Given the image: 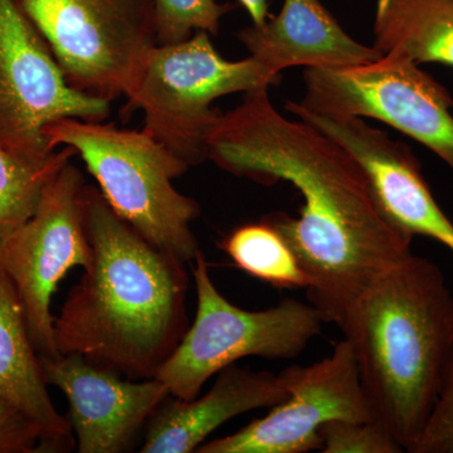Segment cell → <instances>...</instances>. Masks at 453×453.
Returning <instances> with one entry per match:
<instances>
[{
	"mask_svg": "<svg viewBox=\"0 0 453 453\" xmlns=\"http://www.w3.org/2000/svg\"><path fill=\"white\" fill-rule=\"evenodd\" d=\"M208 159L235 177L264 186L288 181L299 190V219H262L311 279L308 299L325 323L339 326L372 283L412 255L413 238L381 213L356 157L308 122L277 111L268 88L246 92L241 105L222 113Z\"/></svg>",
	"mask_w": 453,
	"mask_h": 453,
	"instance_id": "6da1fadb",
	"label": "cell"
},
{
	"mask_svg": "<svg viewBox=\"0 0 453 453\" xmlns=\"http://www.w3.org/2000/svg\"><path fill=\"white\" fill-rule=\"evenodd\" d=\"M83 214L92 261L55 318L57 350L153 380L190 326L187 264L145 240L89 184Z\"/></svg>",
	"mask_w": 453,
	"mask_h": 453,
	"instance_id": "7a4b0ae2",
	"label": "cell"
},
{
	"mask_svg": "<svg viewBox=\"0 0 453 453\" xmlns=\"http://www.w3.org/2000/svg\"><path fill=\"white\" fill-rule=\"evenodd\" d=\"M372 417L410 452L453 351V295L434 262L410 256L372 283L339 325Z\"/></svg>",
	"mask_w": 453,
	"mask_h": 453,
	"instance_id": "3957f363",
	"label": "cell"
},
{
	"mask_svg": "<svg viewBox=\"0 0 453 453\" xmlns=\"http://www.w3.org/2000/svg\"><path fill=\"white\" fill-rule=\"evenodd\" d=\"M44 136L53 150H76L110 207L145 240L186 264L195 261L202 250L192 223L201 208L173 186L189 170L177 155L144 130L73 118L50 124Z\"/></svg>",
	"mask_w": 453,
	"mask_h": 453,
	"instance_id": "277c9868",
	"label": "cell"
},
{
	"mask_svg": "<svg viewBox=\"0 0 453 453\" xmlns=\"http://www.w3.org/2000/svg\"><path fill=\"white\" fill-rule=\"evenodd\" d=\"M279 82V73L251 56L226 61L207 32H196L151 50L122 112L142 110V130L192 168L208 159V142L222 116L211 107L217 98Z\"/></svg>",
	"mask_w": 453,
	"mask_h": 453,
	"instance_id": "5b68a950",
	"label": "cell"
},
{
	"mask_svg": "<svg viewBox=\"0 0 453 453\" xmlns=\"http://www.w3.org/2000/svg\"><path fill=\"white\" fill-rule=\"evenodd\" d=\"M192 267L195 321L155 377L170 395L196 398L210 378L243 357L294 359L320 334L324 320L311 303L285 299L262 311H247L217 290L202 251Z\"/></svg>",
	"mask_w": 453,
	"mask_h": 453,
	"instance_id": "8992f818",
	"label": "cell"
},
{
	"mask_svg": "<svg viewBox=\"0 0 453 453\" xmlns=\"http://www.w3.org/2000/svg\"><path fill=\"white\" fill-rule=\"evenodd\" d=\"M65 81L112 103L135 85L157 46L153 0H16Z\"/></svg>",
	"mask_w": 453,
	"mask_h": 453,
	"instance_id": "52a82bcc",
	"label": "cell"
},
{
	"mask_svg": "<svg viewBox=\"0 0 453 453\" xmlns=\"http://www.w3.org/2000/svg\"><path fill=\"white\" fill-rule=\"evenodd\" d=\"M300 105L334 118L375 119L434 151L453 172V100L434 77L404 57L371 64L306 68Z\"/></svg>",
	"mask_w": 453,
	"mask_h": 453,
	"instance_id": "ba28073f",
	"label": "cell"
},
{
	"mask_svg": "<svg viewBox=\"0 0 453 453\" xmlns=\"http://www.w3.org/2000/svg\"><path fill=\"white\" fill-rule=\"evenodd\" d=\"M82 173L67 163L47 184L37 211L0 243V270L13 282L40 356L56 357L53 294L68 271L91 265Z\"/></svg>",
	"mask_w": 453,
	"mask_h": 453,
	"instance_id": "9c48e42d",
	"label": "cell"
},
{
	"mask_svg": "<svg viewBox=\"0 0 453 453\" xmlns=\"http://www.w3.org/2000/svg\"><path fill=\"white\" fill-rule=\"evenodd\" d=\"M110 104L71 88L16 0H0V148L43 162L57 150L44 136L50 124L105 121Z\"/></svg>",
	"mask_w": 453,
	"mask_h": 453,
	"instance_id": "30bf717a",
	"label": "cell"
},
{
	"mask_svg": "<svg viewBox=\"0 0 453 453\" xmlns=\"http://www.w3.org/2000/svg\"><path fill=\"white\" fill-rule=\"evenodd\" d=\"M288 398L234 434L202 443L196 453L320 451V429L332 421H372L353 349L347 339L329 357L280 372Z\"/></svg>",
	"mask_w": 453,
	"mask_h": 453,
	"instance_id": "8fae6325",
	"label": "cell"
},
{
	"mask_svg": "<svg viewBox=\"0 0 453 453\" xmlns=\"http://www.w3.org/2000/svg\"><path fill=\"white\" fill-rule=\"evenodd\" d=\"M285 109L335 140L356 157L390 225L411 238H432L453 252V223L437 204L423 177L421 164L407 145L390 139L362 118L319 115L296 101L286 104Z\"/></svg>",
	"mask_w": 453,
	"mask_h": 453,
	"instance_id": "7c38bea8",
	"label": "cell"
},
{
	"mask_svg": "<svg viewBox=\"0 0 453 453\" xmlns=\"http://www.w3.org/2000/svg\"><path fill=\"white\" fill-rule=\"evenodd\" d=\"M49 386L64 393L80 453L131 449L146 423L170 395L157 380H122V375L89 363L80 354L40 356Z\"/></svg>",
	"mask_w": 453,
	"mask_h": 453,
	"instance_id": "4fadbf2b",
	"label": "cell"
},
{
	"mask_svg": "<svg viewBox=\"0 0 453 453\" xmlns=\"http://www.w3.org/2000/svg\"><path fill=\"white\" fill-rule=\"evenodd\" d=\"M288 398L279 375L228 365L202 396L169 395L148 422L142 453H193L223 423Z\"/></svg>",
	"mask_w": 453,
	"mask_h": 453,
	"instance_id": "5bb4252c",
	"label": "cell"
},
{
	"mask_svg": "<svg viewBox=\"0 0 453 453\" xmlns=\"http://www.w3.org/2000/svg\"><path fill=\"white\" fill-rule=\"evenodd\" d=\"M250 55L275 73L290 67L342 68L381 53L350 37L320 0H285L280 13L238 32Z\"/></svg>",
	"mask_w": 453,
	"mask_h": 453,
	"instance_id": "9a60e30c",
	"label": "cell"
},
{
	"mask_svg": "<svg viewBox=\"0 0 453 453\" xmlns=\"http://www.w3.org/2000/svg\"><path fill=\"white\" fill-rule=\"evenodd\" d=\"M0 395L40 426L49 452L76 447L73 428L50 401L40 354L29 335L25 309L13 282L0 270Z\"/></svg>",
	"mask_w": 453,
	"mask_h": 453,
	"instance_id": "2e32d148",
	"label": "cell"
},
{
	"mask_svg": "<svg viewBox=\"0 0 453 453\" xmlns=\"http://www.w3.org/2000/svg\"><path fill=\"white\" fill-rule=\"evenodd\" d=\"M372 29L381 55L453 67V0H377Z\"/></svg>",
	"mask_w": 453,
	"mask_h": 453,
	"instance_id": "e0dca14e",
	"label": "cell"
},
{
	"mask_svg": "<svg viewBox=\"0 0 453 453\" xmlns=\"http://www.w3.org/2000/svg\"><path fill=\"white\" fill-rule=\"evenodd\" d=\"M220 249L235 266L277 288H305L311 279L291 247L266 220L238 226L226 235Z\"/></svg>",
	"mask_w": 453,
	"mask_h": 453,
	"instance_id": "ac0fdd59",
	"label": "cell"
},
{
	"mask_svg": "<svg viewBox=\"0 0 453 453\" xmlns=\"http://www.w3.org/2000/svg\"><path fill=\"white\" fill-rule=\"evenodd\" d=\"M74 155L64 146L43 162H31L0 148V243L31 219L47 184Z\"/></svg>",
	"mask_w": 453,
	"mask_h": 453,
	"instance_id": "d6986e66",
	"label": "cell"
},
{
	"mask_svg": "<svg viewBox=\"0 0 453 453\" xmlns=\"http://www.w3.org/2000/svg\"><path fill=\"white\" fill-rule=\"evenodd\" d=\"M157 44L186 42L196 32L219 35L220 20L234 9L217 0H153Z\"/></svg>",
	"mask_w": 453,
	"mask_h": 453,
	"instance_id": "ffe728a7",
	"label": "cell"
},
{
	"mask_svg": "<svg viewBox=\"0 0 453 453\" xmlns=\"http://www.w3.org/2000/svg\"><path fill=\"white\" fill-rule=\"evenodd\" d=\"M323 453H402L404 449L381 423L332 421L320 429Z\"/></svg>",
	"mask_w": 453,
	"mask_h": 453,
	"instance_id": "44dd1931",
	"label": "cell"
},
{
	"mask_svg": "<svg viewBox=\"0 0 453 453\" xmlns=\"http://www.w3.org/2000/svg\"><path fill=\"white\" fill-rule=\"evenodd\" d=\"M410 453H453V351L436 404Z\"/></svg>",
	"mask_w": 453,
	"mask_h": 453,
	"instance_id": "7402d4cb",
	"label": "cell"
},
{
	"mask_svg": "<svg viewBox=\"0 0 453 453\" xmlns=\"http://www.w3.org/2000/svg\"><path fill=\"white\" fill-rule=\"evenodd\" d=\"M41 452L50 453L40 426L0 395V453Z\"/></svg>",
	"mask_w": 453,
	"mask_h": 453,
	"instance_id": "603a6c76",
	"label": "cell"
},
{
	"mask_svg": "<svg viewBox=\"0 0 453 453\" xmlns=\"http://www.w3.org/2000/svg\"><path fill=\"white\" fill-rule=\"evenodd\" d=\"M238 2L246 9L251 18L252 25H262L266 22L270 0H238Z\"/></svg>",
	"mask_w": 453,
	"mask_h": 453,
	"instance_id": "cb8c5ba5",
	"label": "cell"
}]
</instances>
